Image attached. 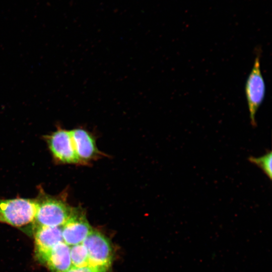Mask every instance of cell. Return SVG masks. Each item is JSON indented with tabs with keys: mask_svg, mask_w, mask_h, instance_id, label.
<instances>
[{
	"mask_svg": "<svg viewBox=\"0 0 272 272\" xmlns=\"http://www.w3.org/2000/svg\"><path fill=\"white\" fill-rule=\"evenodd\" d=\"M70 132L80 163H87L99 155L95 140L88 131L77 128Z\"/></svg>",
	"mask_w": 272,
	"mask_h": 272,
	"instance_id": "7",
	"label": "cell"
},
{
	"mask_svg": "<svg viewBox=\"0 0 272 272\" xmlns=\"http://www.w3.org/2000/svg\"><path fill=\"white\" fill-rule=\"evenodd\" d=\"M249 161L259 167L270 180L272 177V153L270 151L260 157H250Z\"/></svg>",
	"mask_w": 272,
	"mask_h": 272,
	"instance_id": "11",
	"label": "cell"
},
{
	"mask_svg": "<svg viewBox=\"0 0 272 272\" xmlns=\"http://www.w3.org/2000/svg\"><path fill=\"white\" fill-rule=\"evenodd\" d=\"M34 221L37 226L62 227L70 217L73 208L63 200L44 196L35 200Z\"/></svg>",
	"mask_w": 272,
	"mask_h": 272,
	"instance_id": "1",
	"label": "cell"
},
{
	"mask_svg": "<svg viewBox=\"0 0 272 272\" xmlns=\"http://www.w3.org/2000/svg\"><path fill=\"white\" fill-rule=\"evenodd\" d=\"M82 243L88 252L89 264L108 269L112 261L113 251L107 237L92 229Z\"/></svg>",
	"mask_w": 272,
	"mask_h": 272,
	"instance_id": "4",
	"label": "cell"
},
{
	"mask_svg": "<svg viewBox=\"0 0 272 272\" xmlns=\"http://www.w3.org/2000/svg\"><path fill=\"white\" fill-rule=\"evenodd\" d=\"M107 270L103 267L88 264L80 267L72 266L67 272H106Z\"/></svg>",
	"mask_w": 272,
	"mask_h": 272,
	"instance_id": "12",
	"label": "cell"
},
{
	"mask_svg": "<svg viewBox=\"0 0 272 272\" xmlns=\"http://www.w3.org/2000/svg\"><path fill=\"white\" fill-rule=\"evenodd\" d=\"M36 201L17 198L0 200V222L20 227L34 221Z\"/></svg>",
	"mask_w": 272,
	"mask_h": 272,
	"instance_id": "3",
	"label": "cell"
},
{
	"mask_svg": "<svg viewBox=\"0 0 272 272\" xmlns=\"http://www.w3.org/2000/svg\"><path fill=\"white\" fill-rule=\"evenodd\" d=\"M44 262L51 272H67L72 266L70 246L63 241L57 244L48 253Z\"/></svg>",
	"mask_w": 272,
	"mask_h": 272,
	"instance_id": "9",
	"label": "cell"
},
{
	"mask_svg": "<svg viewBox=\"0 0 272 272\" xmlns=\"http://www.w3.org/2000/svg\"><path fill=\"white\" fill-rule=\"evenodd\" d=\"M92 230L82 208H73L72 214L61 227L63 241L69 246L82 243Z\"/></svg>",
	"mask_w": 272,
	"mask_h": 272,
	"instance_id": "5",
	"label": "cell"
},
{
	"mask_svg": "<svg viewBox=\"0 0 272 272\" xmlns=\"http://www.w3.org/2000/svg\"><path fill=\"white\" fill-rule=\"evenodd\" d=\"M261 50H256L252 69L247 78L245 85L246 98L250 123L252 126H256V115L262 103L266 91L265 82L260 67Z\"/></svg>",
	"mask_w": 272,
	"mask_h": 272,
	"instance_id": "2",
	"label": "cell"
},
{
	"mask_svg": "<svg viewBox=\"0 0 272 272\" xmlns=\"http://www.w3.org/2000/svg\"><path fill=\"white\" fill-rule=\"evenodd\" d=\"M50 150L59 161L64 163H80L70 131L58 129L49 139Z\"/></svg>",
	"mask_w": 272,
	"mask_h": 272,
	"instance_id": "6",
	"label": "cell"
},
{
	"mask_svg": "<svg viewBox=\"0 0 272 272\" xmlns=\"http://www.w3.org/2000/svg\"><path fill=\"white\" fill-rule=\"evenodd\" d=\"M70 254L73 266L80 267L89 264L88 252L83 243L71 246Z\"/></svg>",
	"mask_w": 272,
	"mask_h": 272,
	"instance_id": "10",
	"label": "cell"
},
{
	"mask_svg": "<svg viewBox=\"0 0 272 272\" xmlns=\"http://www.w3.org/2000/svg\"><path fill=\"white\" fill-rule=\"evenodd\" d=\"M62 241L61 227L37 226L35 243L38 258L44 262L51 249Z\"/></svg>",
	"mask_w": 272,
	"mask_h": 272,
	"instance_id": "8",
	"label": "cell"
}]
</instances>
